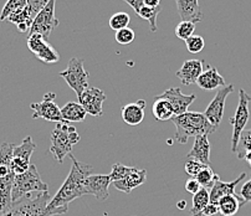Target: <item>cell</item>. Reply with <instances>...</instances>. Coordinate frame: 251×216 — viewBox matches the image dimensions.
<instances>
[{
    "mask_svg": "<svg viewBox=\"0 0 251 216\" xmlns=\"http://www.w3.org/2000/svg\"><path fill=\"white\" fill-rule=\"evenodd\" d=\"M73 160V167L70 169L69 176L64 184L56 192V195L51 199L46 211L50 216L62 215L69 211V204L77 197L83 196L85 194V179L91 175L94 168L86 163H81L73 154L69 155Z\"/></svg>",
    "mask_w": 251,
    "mask_h": 216,
    "instance_id": "6da1fadb",
    "label": "cell"
},
{
    "mask_svg": "<svg viewBox=\"0 0 251 216\" xmlns=\"http://www.w3.org/2000/svg\"><path fill=\"white\" fill-rule=\"evenodd\" d=\"M172 123L176 127L174 139L180 144L187 143L190 137L195 138L198 136H209L218 129L209 123L204 113L190 111L180 116H174Z\"/></svg>",
    "mask_w": 251,
    "mask_h": 216,
    "instance_id": "7a4b0ae2",
    "label": "cell"
},
{
    "mask_svg": "<svg viewBox=\"0 0 251 216\" xmlns=\"http://www.w3.org/2000/svg\"><path fill=\"white\" fill-rule=\"evenodd\" d=\"M49 185L43 182L36 166L31 164L25 173L15 175L11 192V201L16 203L23 197L31 195L32 192H48Z\"/></svg>",
    "mask_w": 251,
    "mask_h": 216,
    "instance_id": "3957f363",
    "label": "cell"
},
{
    "mask_svg": "<svg viewBox=\"0 0 251 216\" xmlns=\"http://www.w3.org/2000/svg\"><path fill=\"white\" fill-rule=\"evenodd\" d=\"M51 196L48 192H39L35 197L30 195L23 197L11 205L6 213L1 214L3 216H50L46 211Z\"/></svg>",
    "mask_w": 251,
    "mask_h": 216,
    "instance_id": "277c9868",
    "label": "cell"
},
{
    "mask_svg": "<svg viewBox=\"0 0 251 216\" xmlns=\"http://www.w3.org/2000/svg\"><path fill=\"white\" fill-rule=\"evenodd\" d=\"M251 102V96L245 92V90L240 88L239 90V103L238 108L235 111L234 117L229 120L230 124L232 127L231 134V152H238L239 141H240L241 133L245 129V125L250 118V111H249V104Z\"/></svg>",
    "mask_w": 251,
    "mask_h": 216,
    "instance_id": "5b68a950",
    "label": "cell"
},
{
    "mask_svg": "<svg viewBox=\"0 0 251 216\" xmlns=\"http://www.w3.org/2000/svg\"><path fill=\"white\" fill-rule=\"evenodd\" d=\"M60 76L76 92L77 97H80L86 88H88L87 86L90 73L83 67V59L73 57L69 61L66 70L60 72Z\"/></svg>",
    "mask_w": 251,
    "mask_h": 216,
    "instance_id": "8992f818",
    "label": "cell"
},
{
    "mask_svg": "<svg viewBox=\"0 0 251 216\" xmlns=\"http://www.w3.org/2000/svg\"><path fill=\"white\" fill-rule=\"evenodd\" d=\"M69 127L70 124L67 122L56 123V127L51 133L50 153L52 154L53 159L60 164H62L66 155L71 154L74 147L69 137Z\"/></svg>",
    "mask_w": 251,
    "mask_h": 216,
    "instance_id": "52a82bcc",
    "label": "cell"
},
{
    "mask_svg": "<svg viewBox=\"0 0 251 216\" xmlns=\"http://www.w3.org/2000/svg\"><path fill=\"white\" fill-rule=\"evenodd\" d=\"M55 3L56 0H50L48 5L36 15L29 30V35L40 34L45 40H48L52 30L59 26V19L55 15Z\"/></svg>",
    "mask_w": 251,
    "mask_h": 216,
    "instance_id": "ba28073f",
    "label": "cell"
},
{
    "mask_svg": "<svg viewBox=\"0 0 251 216\" xmlns=\"http://www.w3.org/2000/svg\"><path fill=\"white\" fill-rule=\"evenodd\" d=\"M55 97H56V95L53 94V92H49V94H45V96H44V101L30 104V108L34 111L32 120L44 118V120L53 123L65 122L62 120L61 108L55 103Z\"/></svg>",
    "mask_w": 251,
    "mask_h": 216,
    "instance_id": "9c48e42d",
    "label": "cell"
},
{
    "mask_svg": "<svg viewBox=\"0 0 251 216\" xmlns=\"http://www.w3.org/2000/svg\"><path fill=\"white\" fill-rule=\"evenodd\" d=\"M234 91V86L232 85H225L224 87L219 88L209 106L206 107L204 116L206 120H209L211 125H214L215 128H219L220 123H222L223 116H224L225 110V101H226L227 96L232 94Z\"/></svg>",
    "mask_w": 251,
    "mask_h": 216,
    "instance_id": "30bf717a",
    "label": "cell"
},
{
    "mask_svg": "<svg viewBox=\"0 0 251 216\" xmlns=\"http://www.w3.org/2000/svg\"><path fill=\"white\" fill-rule=\"evenodd\" d=\"M36 149V144L34 143L31 137H26L20 145H15L13 150V160H11V169L15 175L25 173L30 168V158Z\"/></svg>",
    "mask_w": 251,
    "mask_h": 216,
    "instance_id": "8fae6325",
    "label": "cell"
},
{
    "mask_svg": "<svg viewBox=\"0 0 251 216\" xmlns=\"http://www.w3.org/2000/svg\"><path fill=\"white\" fill-rule=\"evenodd\" d=\"M26 44L29 50L44 64H55L60 60L57 51L40 34L29 35Z\"/></svg>",
    "mask_w": 251,
    "mask_h": 216,
    "instance_id": "7c38bea8",
    "label": "cell"
},
{
    "mask_svg": "<svg viewBox=\"0 0 251 216\" xmlns=\"http://www.w3.org/2000/svg\"><path fill=\"white\" fill-rule=\"evenodd\" d=\"M78 98V103L85 108L87 115H91L94 117H100L103 113L102 104L106 101V94L102 90L96 87L86 88L83 94Z\"/></svg>",
    "mask_w": 251,
    "mask_h": 216,
    "instance_id": "4fadbf2b",
    "label": "cell"
},
{
    "mask_svg": "<svg viewBox=\"0 0 251 216\" xmlns=\"http://www.w3.org/2000/svg\"><path fill=\"white\" fill-rule=\"evenodd\" d=\"M112 184L110 178V174H91L85 179V194L92 195L100 201H104L108 199L110 192H108V188Z\"/></svg>",
    "mask_w": 251,
    "mask_h": 216,
    "instance_id": "5bb4252c",
    "label": "cell"
},
{
    "mask_svg": "<svg viewBox=\"0 0 251 216\" xmlns=\"http://www.w3.org/2000/svg\"><path fill=\"white\" fill-rule=\"evenodd\" d=\"M160 98H164L171 103L172 108L174 111V115L180 116L183 113L188 112V108L190 104L197 99L195 95H184L182 90L178 87H171L163 94L159 95Z\"/></svg>",
    "mask_w": 251,
    "mask_h": 216,
    "instance_id": "9a60e30c",
    "label": "cell"
},
{
    "mask_svg": "<svg viewBox=\"0 0 251 216\" xmlns=\"http://www.w3.org/2000/svg\"><path fill=\"white\" fill-rule=\"evenodd\" d=\"M205 64L204 60H185L183 62L182 67L178 70V72L176 73V77L179 78V81L185 86H190L197 83L199 76L203 73V66Z\"/></svg>",
    "mask_w": 251,
    "mask_h": 216,
    "instance_id": "2e32d148",
    "label": "cell"
},
{
    "mask_svg": "<svg viewBox=\"0 0 251 216\" xmlns=\"http://www.w3.org/2000/svg\"><path fill=\"white\" fill-rule=\"evenodd\" d=\"M146 179H147V171H146L145 169H138L133 167L132 170L129 171L125 178L118 180V182L112 183V184L113 187L117 190H120V192L129 194L132 190L141 187L143 183H146Z\"/></svg>",
    "mask_w": 251,
    "mask_h": 216,
    "instance_id": "e0dca14e",
    "label": "cell"
},
{
    "mask_svg": "<svg viewBox=\"0 0 251 216\" xmlns=\"http://www.w3.org/2000/svg\"><path fill=\"white\" fill-rule=\"evenodd\" d=\"M182 22H192L194 24L203 22L199 0H174Z\"/></svg>",
    "mask_w": 251,
    "mask_h": 216,
    "instance_id": "ac0fdd59",
    "label": "cell"
},
{
    "mask_svg": "<svg viewBox=\"0 0 251 216\" xmlns=\"http://www.w3.org/2000/svg\"><path fill=\"white\" fill-rule=\"evenodd\" d=\"M185 159L197 160L204 166L210 167V143H209L208 136L195 137L194 144Z\"/></svg>",
    "mask_w": 251,
    "mask_h": 216,
    "instance_id": "d6986e66",
    "label": "cell"
},
{
    "mask_svg": "<svg viewBox=\"0 0 251 216\" xmlns=\"http://www.w3.org/2000/svg\"><path fill=\"white\" fill-rule=\"evenodd\" d=\"M145 99H138L134 103H128L121 108V115L122 120H125L126 124L128 125H138L141 124L142 120H145V110H146Z\"/></svg>",
    "mask_w": 251,
    "mask_h": 216,
    "instance_id": "ffe728a7",
    "label": "cell"
},
{
    "mask_svg": "<svg viewBox=\"0 0 251 216\" xmlns=\"http://www.w3.org/2000/svg\"><path fill=\"white\" fill-rule=\"evenodd\" d=\"M248 174L241 173L235 180L232 182H222V180H218L214 187L209 190V195H210V203L218 204V201L222 199V197L227 196V195H234L235 194V188L238 187L239 183H241L244 179L246 178Z\"/></svg>",
    "mask_w": 251,
    "mask_h": 216,
    "instance_id": "44dd1931",
    "label": "cell"
},
{
    "mask_svg": "<svg viewBox=\"0 0 251 216\" xmlns=\"http://www.w3.org/2000/svg\"><path fill=\"white\" fill-rule=\"evenodd\" d=\"M197 85L205 91H213V90H219V88L224 87L225 83L224 77L219 73L217 67H211L206 65V70L203 71L201 76H199Z\"/></svg>",
    "mask_w": 251,
    "mask_h": 216,
    "instance_id": "7402d4cb",
    "label": "cell"
},
{
    "mask_svg": "<svg viewBox=\"0 0 251 216\" xmlns=\"http://www.w3.org/2000/svg\"><path fill=\"white\" fill-rule=\"evenodd\" d=\"M217 205L222 216H234L239 211L240 206L245 205V204H244V200L240 197V195L234 194L222 197L218 201Z\"/></svg>",
    "mask_w": 251,
    "mask_h": 216,
    "instance_id": "603a6c76",
    "label": "cell"
},
{
    "mask_svg": "<svg viewBox=\"0 0 251 216\" xmlns=\"http://www.w3.org/2000/svg\"><path fill=\"white\" fill-rule=\"evenodd\" d=\"M61 116L65 122L76 123L82 122L87 116V112L78 102H67L61 108Z\"/></svg>",
    "mask_w": 251,
    "mask_h": 216,
    "instance_id": "cb8c5ba5",
    "label": "cell"
},
{
    "mask_svg": "<svg viewBox=\"0 0 251 216\" xmlns=\"http://www.w3.org/2000/svg\"><path fill=\"white\" fill-rule=\"evenodd\" d=\"M152 113L153 117L155 118L159 122H166V120H172V118L174 117V111L172 108L171 103H169L167 99L160 98L159 96H157L154 98V103L152 106Z\"/></svg>",
    "mask_w": 251,
    "mask_h": 216,
    "instance_id": "d4e9b609",
    "label": "cell"
},
{
    "mask_svg": "<svg viewBox=\"0 0 251 216\" xmlns=\"http://www.w3.org/2000/svg\"><path fill=\"white\" fill-rule=\"evenodd\" d=\"M6 20H9L10 23L15 24L16 26H18V29L22 32H29L32 22H34V19H32L31 15H30V10L29 8H27V5L25 6V8L16 10L15 13L11 14Z\"/></svg>",
    "mask_w": 251,
    "mask_h": 216,
    "instance_id": "484cf974",
    "label": "cell"
},
{
    "mask_svg": "<svg viewBox=\"0 0 251 216\" xmlns=\"http://www.w3.org/2000/svg\"><path fill=\"white\" fill-rule=\"evenodd\" d=\"M210 203V195L209 190L201 188L197 194L193 195L192 209H190V215L192 216H201V211L204 210L208 204Z\"/></svg>",
    "mask_w": 251,
    "mask_h": 216,
    "instance_id": "4316f807",
    "label": "cell"
},
{
    "mask_svg": "<svg viewBox=\"0 0 251 216\" xmlns=\"http://www.w3.org/2000/svg\"><path fill=\"white\" fill-rule=\"evenodd\" d=\"M195 179H197V182L201 184V188H204V189L206 190H210L211 188L214 187V184H215L220 178L218 174L214 173V170L210 167H205L198 175L195 176Z\"/></svg>",
    "mask_w": 251,
    "mask_h": 216,
    "instance_id": "83f0119b",
    "label": "cell"
},
{
    "mask_svg": "<svg viewBox=\"0 0 251 216\" xmlns=\"http://www.w3.org/2000/svg\"><path fill=\"white\" fill-rule=\"evenodd\" d=\"M162 11V6H157V8H150V6H143V8L139 10V13L137 15L142 19L147 20L150 23V27H151V31L155 32L157 31V18H158V14Z\"/></svg>",
    "mask_w": 251,
    "mask_h": 216,
    "instance_id": "f1b7e54d",
    "label": "cell"
},
{
    "mask_svg": "<svg viewBox=\"0 0 251 216\" xmlns=\"http://www.w3.org/2000/svg\"><path fill=\"white\" fill-rule=\"evenodd\" d=\"M27 5L26 0H6L5 5H4L1 14H0V22L6 20L13 13H15L19 9L25 8Z\"/></svg>",
    "mask_w": 251,
    "mask_h": 216,
    "instance_id": "f546056e",
    "label": "cell"
},
{
    "mask_svg": "<svg viewBox=\"0 0 251 216\" xmlns=\"http://www.w3.org/2000/svg\"><path fill=\"white\" fill-rule=\"evenodd\" d=\"M129 22H131V18H129L128 14L120 11V13H116L111 16L108 24H110L111 29L115 30V31H118V30L128 27Z\"/></svg>",
    "mask_w": 251,
    "mask_h": 216,
    "instance_id": "4dcf8cb0",
    "label": "cell"
},
{
    "mask_svg": "<svg viewBox=\"0 0 251 216\" xmlns=\"http://www.w3.org/2000/svg\"><path fill=\"white\" fill-rule=\"evenodd\" d=\"M194 31H195V24H194V23H192V22H180L178 25H176L174 34H176V36L178 39L185 41V40H188L190 36H193V35H194Z\"/></svg>",
    "mask_w": 251,
    "mask_h": 216,
    "instance_id": "1f68e13d",
    "label": "cell"
},
{
    "mask_svg": "<svg viewBox=\"0 0 251 216\" xmlns=\"http://www.w3.org/2000/svg\"><path fill=\"white\" fill-rule=\"evenodd\" d=\"M246 152H251V129L244 131L241 133L238 145V152H236L239 159H243Z\"/></svg>",
    "mask_w": 251,
    "mask_h": 216,
    "instance_id": "d6a6232c",
    "label": "cell"
},
{
    "mask_svg": "<svg viewBox=\"0 0 251 216\" xmlns=\"http://www.w3.org/2000/svg\"><path fill=\"white\" fill-rule=\"evenodd\" d=\"M134 39H136V34H134L133 30L129 29V27H126V29L116 31L115 40L117 41L120 45H129V44L133 43Z\"/></svg>",
    "mask_w": 251,
    "mask_h": 216,
    "instance_id": "836d02e7",
    "label": "cell"
},
{
    "mask_svg": "<svg viewBox=\"0 0 251 216\" xmlns=\"http://www.w3.org/2000/svg\"><path fill=\"white\" fill-rule=\"evenodd\" d=\"M185 46L190 53H199L205 46V41L201 35H193L188 40H185Z\"/></svg>",
    "mask_w": 251,
    "mask_h": 216,
    "instance_id": "e575fe53",
    "label": "cell"
},
{
    "mask_svg": "<svg viewBox=\"0 0 251 216\" xmlns=\"http://www.w3.org/2000/svg\"><path fill=\"white\" fill-rule=\"evenodd\" d=\"M133 167H127V166H123L121 163H115L112 166V170L110 173V178H111V182L115 183L121 180V179L125 178L129 171L132 170Z\"/></svg>",
    "mask_w": 251,
    "mask_h": 216,
    "instance_id": "d590c367",
    "label": "cell"
},
{
    "mask_svg": "<svg viewBox=\"0 0 251 216\" xmlns=\"http://www.w3.org/2000/svg\"><path fill=\"white\" fill-rule=\"evenodd\" d=\"M206 166L204 164L199 163L197 160H193V159H185V164H184V170L185 174H187L189 178H195V176L198 175Z\"/></svg>",
    "mask_w": 251,
    "mask_h": 216,
    "instance_id": "8d00e7d4",
    "label": "cell"
},
{
    "mask_svg": "<svg viewBox=\"0 0 251 216\" xmlns=\"http://www.w3.org/2000/svg\"><path fill=\"white\" fill-rule=\"evenodd\" d=\"M27 1V8L30 10V15H31L32 19L36 18L39 13L48 5V3L50 0H26Z\"/></svg>",
    "mask_w": 251,
    "mask_h": 216,
    "instance_id": "74e56055",
    "label": "cell"
},
{
    "mask_svg": "<svg viewBox=\"0 0 251 216\" xmlns=\"http://www.w3.org/2000/svg\"><path fill=\"white\" fill-rule=\"evenodd\" d=\"M240 197L244 200V204L251 203V176L249 180H246L240 189Z\"/></svg>",
    "mask_w": 251,
    "mask_h": 216,
    "instance_id": "f35d334b",
    "label": "cell"
},
{
    "mask_svg": "<svg viewBox=\"0 0 251 216\" xmlns=\"http://www.w3.org/2000/svg\"><path fill=\"white\" fill-rule=\"evenodd\" d=\"M184 188H185V190H187V192H189V194H192V195L197 194V192H198L199 190L201 189V184L197 182V179H195V178L188 179L187 182H185V187Z\"/></svg>",
    "mask_w": 251,
    "mask_h": 216,
    "instance_id": "ab89813d",
    "label": "cell"
},
{
    "mask_svg": "<svg viewBox=\"0 0 251 216\" xmlns=\"http://www.w3.org/2000/svg\"><path fill=\"white\" fill-rule=\"evenodd\" d=\"M218 213H219V208H218L217 204L209 203L208 205L204 208V210L201 211V216H213Z\"/></svg>",
    "mask_w": 251,
    "mask_h": 216,
    "instance_id": "60d3db41",
    "label": "cell"
},
{
    "mask_svg": "<svg viewBox=\"0 0 251 216\" xmlns=\"http://www.w3.org/2000/svg\"><path fill=\"white\" fill-rule=\"evenodd\" d=\"M123 1H126V3L128 4L137 14H138L139 10L145 6V0H123Z\"/></svg>",
    "mask_w": 251,
    "mask_h": 216,
    "instance_id": "b9f144b4",
    "label": "cell"
},
{
    "mask_svg": "<svg viewBox=\"0 0 251 216\" xmlns=\"http://www.w3.org/2000/svg\"><path fill=\"white\" fill-rule=\"evenodd\" d=\"M160 0H145V5L150 6V8H157L159 6Z\"/></svg>",
    "mask_w": 251,
    "mask_h": 216,
    "instance_id": "7bdbcfd3",
    "label": "cell"
},
{
    "mask_svg": "<svg viewBox=\"0 0 251 216\" xmlns=\"http://www.w3.org/2000/svg\"><path fill=\"white\" fill-rule=\"evenodd\" d=\"M243 159H245L246 162H248L249 166L251 167V152H246V153H245V155H244Z\"/></svg>",
    "mask_w": 251,
    "mask_h": 216,
    "instance_id": "ee69618b",
    "label": "cell"
},
{
    "mask_svg": "<svg viewBox=\"0 0 251 216\" xmlns=\"http://www.w3.org/2000/svg\"><path fill=\"white\" fill-rule=\"evenodd\" d=\"M187 208V201L185 200H180L178 203V209H180V210H184V209Z\"/></svg>",
    "mask_w": 251,
    "mask_h": 216,
    "instance_id": "f6af8a7d",
    "label": "cell"
}]
</instances>
